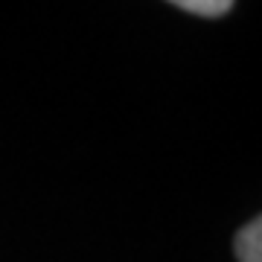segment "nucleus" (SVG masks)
Returning <instances> with one entry per match:
<instances>
[{"label":"nucleus","instance_id":"obj_1","mask_svg":"<svg viewBox=\"0 0 262 262\" xmlns=\"http://www.w3.org/2000/svg\"><path fill=\"white\" fill-rule=\"evenodd\" d=\"M233 251L239 262H262V215L253 219L236 233Z\"/></svg>","mask_w":262,"mask_h":262},{"label":"nucleus","instance_id":"obj_2","mask_svg":"<svg viewBox=\"0 0 262 262\" xmlns=\"http://www.w3.org/2000/svg\"><path fill=\"white\" fill-rule=\"evenodd\" d=\"M175 6L189 15H201V18H222L233 9L230 0H178Z\"/></svg>","mask_w":262,"mask_h":262}]
</instances>
